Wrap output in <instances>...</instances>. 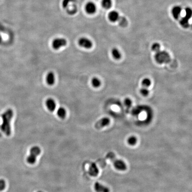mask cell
Listing matches in <instances>:
<instances>
[{
	"label": "cell",
	"mask_w": 192,
	"mask_h": 192,
	"mask_svg": "<svg viewBox=\"0 0 192 192\" xmlns=\"http://www.w3.org/2000/svg\"><path fill=\"white\" fill-rule=\"evenodd\" d=\"M13 116V111L10 109L6 110L2 115V123L1 129L7 136H9L11 134V121Z\"/></svg>",
	"instance_id": "obj_1"
},
{
	"label": "cell",
	"mask_w": 192,
	"mask_h": 192,
	"mask_svg": "<svg viewBox=\"0 0 192 192\" xmlns=\"http://www.w3.org/2000/svg\"><path fill=\"white\" fill-rule=\"evenodd\" d=\"M106 158L113 163L115 168L120 170H125L126 169L125 164L121 160L116 158V156L112 152H109L106 155Z\"/></svg>",
	"instance_id": "obj_2"
},
{
	"label": "cell",
	"mask_w": 192,
	"mask_h": 192,
	"mask_svg": "<svg viewBox=\"0 0 192 192\" xmlns=\"http://www.w3.org/2000/svg\"><path fill=\"white\" fill-rule=\"evenodd\" d=\"M156 61L159 64L168 63L171 61L170 56L166 51H159L156 52L154 56Z\"/></svg>",
	"instance_id": "obj_3"
},
{
	"label": "cell",
	"mask_w": 192,
	"mask_h": 192,
	"mask_svg": "<svg viewBox=\"0 0 192 192\" xmlns=\"http://www.w3.org/2000/svg\"><path fill=\"white\" fill-rule=\"evenodd\" d=\"M41 150L40 148L37 146L33 147L30 150V155L27 158V162L28 163L33 165L36 162L37 156L41 154Z\"/></svg>",
	"instance_id": "obj_4"
},
{
	"label": "cell",
	"mask_w": 192,
	"mask_h": 192,
	"mask_svg": "<svg viewBox=\"0 0 192 192\" xmlns=\"http://www.w3.org/2000/svg\"><path fill=\"white\" fill-rule=\"evenodd\" d=\"M192 12L191 8L187 7L185 9V15L180 20V24L184 28H187L189 26V20L192 16Z\"/></svg>",
	"instance_id": "obj_5"
},
{
	"label": "cell",
	"mask_w": 192,
	"mask_h": 192,
	"mask_svg": "<svg viewBox=\"0 0 192 192\" xmlns=\"http://www.w3.org/2000/svg\"><path fill=\"white\" fill-rule=\"evenodd\" d=\"M67 45V41L62 38H57L53 40L52 43V47L54 49L57 50Z\"/></svg>",
	"instance_id": "obj_6"
},
{
	"label": "cell",
	"mask_w": 192,
	"mask_h": 192,
	"mask_svg": "<svg viewBox=\"0 0 192 192\" xmlns=\"http://www.w3.org/2000/svg\"><path fill=\"white\" fill-rule=\"evenodd\" d=\"M78 45L81 47L87 49H91L92 47V43L89 39L86 38H81L78 40Z\"/></svg>",
	"instance_id": "obj_7"
},
{
	"label": "cell",
	"mask_w": 192,
	"mask_h": 192,
	"mask_svg": "<svg viewBox=\"0 0 192 192\" xmlns=\"http://www.w3.org/2000/svg\"><path fill=\"white\" fill-rule=\"evenodd\" d=\"M182 11V8L181 6L179 5L174 6L171 10V14L173 18L176 20L179 19Z\"/></svg>",
	"instance_id": "obj_8"
},
{
	"label": "cell",
	"mask_w": 192,
	"mask_h": 192,
	"mask_svg": "<svg viewBox=\"0 0 192 192\" xmlns=\"http://www.w3.org/2000/svg\"><path fill=\"white\" fill-rule=\"evenodd\" d=\"M108 19L110 22L115 23L118 21L120 16L119 13L116 10H112L110 12L108 15Z\"/></svg>",
	"instance_id": "obj_9"
},
{
	"label": "cell",
	"mask_w": 192,
	"mask_h": 192,
	"mask_svg": "<svg viewBox=\"0 0 192 192\" xmlns=\"http://www.w3.org/2000/svg\"><path fill=\"white\" fill-rule=\"evenodd\" d=\"M85 9L87 13L92 15L96 12L97 6L94 3L90 1L87 3L85 5Z\"/></svg>",
	"instance_id": "obj_10"
},
{
	"label": "cell",
	"mask_w": 192,
	"mask_h": 192,
	"mask_svg": "<svg viewBox=\"0 0 192 192\" xmlns=\"http://www.w3.org/2000/svg\"><path fill=\"white\" fill-rule=\"evenodd\" d=\"M110 123V120L108 117H104L99 120L96 123L95 127L96 129H101L103 127L108 125Z\"/></svg>",
	"instance_id": "obj_11"
},
{
	"label": "cell",
	"mask_w": 192,
	"mask_h": 192,
	"mask_svg": "<svg viewBox=\"0 0 192 192\" xmlns=\"http://www.w3.org/2000/svg\"><path fill=\"white\" fill-rule=\"evenodd\" d=\"M46 105L47 109L50 112H53L56 109V102L54 100L51 98H49L46 100Z\"/></svg>",
	"instance_id": "obj_12"
},
{
	"label": "cell",
	"mask_w": 192,
	"mask_h": 192,
	"mask_svg": "<svg viewBox=\"0 0 192 192\" xmlns=\"http://www.w3.org/2000/svg\"><path fill=\"white\" fill-rule=\"evenodd\" d=\"M88 174L90 176L96 177L98 174V169L97 168L95 164L92 163L88 168Z\"/></svg>",
	"instance_id": "obj_13"
},
{
	"label": "cell",
	"mask_w": 192,
	"mask_h": 192,
	"mask_svg": "<svg viewBox=\"0 0 192 192\" xmlns=\"http://www.w3.org/2000/svg\"><path fill=\"white\" fill-rule=\"evenodd\" d=\"M94 189L97 192H109V189L99 182H96L94 184Z\"/></svg>",
	"instance_id": "obj_14"
},
{
	"label": "cell",
	"mask_w": 192,
	"mask_h": 192,
	"mask_svg": "<svg viewBox=\"0 0 192 192\" xmlns=\"http://www.w3.org/2000/svg\"><path fill=\"white\" fill-rule=\"evenodd\" d=\"M55 77L53 73L50 72L47 74L46 77V81L47 84L49 85H53L55 83Z\"/></svg>",
	"instance_id": "obj_15"
},
{
	"label": "cell",
	"mask_w": 192,
	"mask_h": 192,
	"mask_svg": "<svg viewBox=\"0 0 192 192\" xmlns=\"http://www.w3.org/2000/svg\"><path fill=\"white\" fill-rule=\"evenodd\" d=\"M113 5L112 0H102V5L103 8L109 9L111 8Z\"/></svg>",
	"instance_id": "obj_16"
},
{
	"label": "cell",
	"mask_w": 192,
	"mask_h": 192,
	"mask_svg": "<svg viewBox=\"0 0 192 192\" xmlns=\"http://www.w3.org/2000/svg\"><path fill=\"white\" fill-rule=\"evenodd\" d=\"M111 53L113 57L116 60H119L121 57V54L117 48H113L111 51Z\"/></svg>",
	"instance_id": "obj_17"
},
{
	"label": "cell",
	"mask_w": 192,
	"mask_h": 192,
	"mask_svg": "<svg viewBox=\"0 0 192 192\" xmlns=\"http://www.w3.org/2000/svg\"><path fill=\"white\" fill-rule=\"evenodd\" d=\"M57 114L60 118L64 119L66 115V110L63 107H60L57 111Z\"/></svg>",
	"instance_id": "obj_18"
},
{
	"label": "cell",
	"mask_w": 192,
	"mask_h": 192,
	"mask_svg": "<svg viewBox=\"0 0 192 192\" xmlns=\"http://www.w3.org/2000/svg\"><path fill=\"white\" fill-rule=\"evenodd\" d=\"M91 84L94 87H99L101 85V80L98 77H93L91 80Z\"/></svg>",
	"instance_id": "obj_19"
},
{
	"label": "cell",
	"mask_w": 192,
	"mask_h": 192,
	"mask_svg": "<svg viewBox=\"0 0 192 192\" xmlns=\"http://www.w3.org/2000/svg\"><path fill=\"white\" fill-rule=\"evenodd\" d=\"M151 84V80L148 78H145L142 80L141 85L143 87L148 88Z\"/></svg>",
	"instance_id": "obj_20"
},
{
	"label": "cell",
	"mask_w": 192,
	"mask_h": 192,
	"mask_svg": "<svg viewBox=\"0 0 192 192\" xmlns=\"http://www.w3.org/2000/svg\"><path fill=\"white\" fill-rule=\"evenodd\" d=\"M151 49L152 51L156 53L161 50V45L158 43H154L152 45Z\"/></svg>",
	"instance_id": "obj_21"
},
{
	"label": "cell",
	"mask_w": 192,
	"mask_h": 192,
	"mask_svg": "<svg viewBox=\"0 0 192 192\" xmlns=\"http://www.w3.org/2000/svg\"><path fill=\"white\" fill-rule=\"evenodd\" d=\"M75 1L76 0H63L62 4L63 8H68V7L69 5V3L75 2Z\"/></svg>",
	"instance_id": "obj_22"
},
{
	"label": "cell",
	"mask_w": 192,
	"mask_h": 192,
	"mask_svg": "<svg viewBox=\"0 0 192 192\" xmlns=\"http://www.w3.org/2000/svg\"><path fill=\"white\" fill-rule=\"evenodd\" d=\"M118 21H119V24L121 26L125 27L127 25L128 22H127V20L126 19L125 17H121L120 16V18H119Z\"/></svg>",
	"instance_id": "obj_23"
},
{
	"label": "cell",
	"mask_w": 192,
	"mask_h": 192,
	"mask_svg": "<svg viewBox=\"0 0 192 192\" xmlns=\"http://www.w3.org/2000/svg\"><path fill=\"white\" fill-rule=\"evenodd\" d=\"M140 93L142 95L144 96H146L149 94V90L147 88L143 87L141 88Z\"/></svg>",
	"instance_id": "obj_24"
},
{
	"label": "cell",
	"mask_w": 192,
	"mask_h": 192,
	"mask_svg": "<svg viewBox=\"0 0 192 192\" xmlns=\"http://www.w3.org/2000/svg\"><path fill=\"white\" fill-rule=\"evenodd\" d=\"M137 139V138L133 136L129 137L128 140V143L131 145H134L136 143Z\"/></svg>",
	"instance_id": "obj_25"
},
{
	"label": "cell",
	"mask_w": 192,
	"mask_h": 192,
	"mask_svg": "<svg viewBox=\"0 0 192 192\" xmlns=\"http://www.w3.org/2000/svg\"><path fill=\"white\" fill-rule=\"evenodd\" d=\"M124 104L126 106L130 107L132 104V101L129 98H126L124 100Z\"/></svg>",
	"instance_id": "obj_26"
},
{
	"label": "cell",
	"mask_w": 192,
	"mask_h": 192,
	"mask_svg": "<svg viewBox=\"0 0 192 192\" xmlns=\"http://www.w3.org/2000/svg\"><path fill=\"white\" fill-rule=\"evenodd\" d=\"M6 183L3 179H0V191H3L5 189Z\"/></svg>",
	"instance_id": "obj_27"
},
{
	"label": "cell",
	"mask_w": 192,
	"mask_h": 192,
	"mask_svg": "<svg viewBox=\"0 0 192 192\" xmlns=\"http://www.w3.org/2000/svg\"><path fill=\"white\" fill-rule=\"evenodd\" d=\"M38 192H42V191H38Z\"/></svg>",
	"instance_id": "obj_28"
}]
</instances>
